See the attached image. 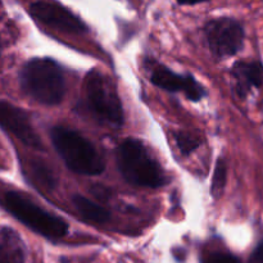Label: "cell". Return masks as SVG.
I'll return each instance as SVG.
<instances>
[{"instance_id": "1", "label": "cell", "mask_w": 263, "mask_h": 263, "mask_svg": "<svg viewBox=\"0 0 263 263\" xmlns=\"http://www.w3.org/2000/svg\"><path fill=\"white\" fill-rule=\"evenodd\" d=\"M20 87L39 104L58 105L66 94L63 69L51 58L30 59L20 71Z\"/></svg>"}, {"instance_id": "2", "label": "cell", "mask_w": 263, "mask_h": 263, "mask_svg": "<svg viewBox=\"0 0 263 263\" xmlns=\"http://www.w3.org/2000/svg\"><path fill=\"white\" fill-rule=\"evenodd\" d=\"M116 162L123 179L134 186L157 189L166 182L159 162L138 139L127 138L117 146Z\"/></svg>"}, {"instance_id": "3", "label": "cell", "mask_w": 263, "mask_h": 263, "mask_svg": "<svg viewBox=\"0 0 263 263\" xmlns=\"http://www.w3.org/2000/svg\"><path fill=\"white\" fill-rule=\"evenodd\" d=\"M50 140L66 166L74 174L98 176L104 172V161L98 149L77 131L55 126L50 130Z\"/></svg>"}, {"instance_id": "4", "label": "cell", "mask_w": 263, "mask_h": 263, "mask_svg": "<svg viewBox=\"0 0 263 263\" xmlns=\"http://www.w3.org/2000/svg\"><path fill=\"white\" fill-rule=\"evenodd\" d=\"M3 207L26 228L49 240H61L68 233V223L63 218L46 211L23 193H4Z\"/></svg>"}, {"instance_id": "5", "label": "cell", "mask_w": 263, "mask_h": 263, "mask_svg": "<svg viewBox=\"0 0 263 263\" xmlns=\"http://www.w3.org/2000/svg\"><path fill=\"white\" fill-rule=\"evenodd\" d=\"M85 104L90 115L103 125L120 128L123 125V108L116 84L108 74L91 69L84 81Z\"/></svg>"}, {"instance_id": "6", "label": "cell", "mask_w": 263, "mask_h": 263, "mask_svg": "<svg viewBox=\"0 0 263 263\" xmlns=\"http://www.w3.org/2000/svg\"><path fill=\"white\" fill-rule=\"evenodd\" d=\"M204 35L208 48L216 58L235 55L243 48L246 40L243 25L229 17L211 20L204 26Z\"/></svg>"}, {"instance_id": "7", "label": "cell", "mask_w": 263, "mask_h": 263, "mask_svg": "<svg viewBox=\"0 0 263 263\" xmlns=\"http://www.w3.org/2000/svg\"><path fill=\"white\" fill-rule=\"evenodd\" d=\"M149 80L154 86L170 92L181 91L192 102H199L207 95L204 87L190 74H179L152 58L144 59Z\"/></svg>"}, {"instance_id": "8", "label": "cell", "mask_w": 263, "mask_h": 263, "mask_svg": "<svg viewBox=\"0 0 263 263\" xmlns=\"http://www.w3.org/2000/svg\"><path fill=\"white\" fill-rule=\"evenodd\" d=\"M28 13L48 27L64 33L82 35L87 27L68 8L55 2H35L28 7Z\"/></svg>"}, {"instance_id": "9", "label": "cell", "mask_w": 263, "mask_h": 263, "mask_svg": "<svg viewBox=\"0 0 263 263\" xmlns=\"http://www.w3.org/2000/svg\"><path fill=\"white\" fill-rule=\"evenodd\" d=\"M0 125H2L3 130L12 134L25 145L36 149V151L43 149L41 139L39 138L37 133L33 127L30 116L21 108L8 102H2L0 104Z\"/></svg>"}, {"instance_id": "10", "label": "cell", "mask_w": 263, "mask_h": 263, "mask_svg": "<svg viewBox=\"0 0 263 263\" xmlns=\"http://www.w3.org/2000/svg\"><path fill=\"white\" fill-rule=\"evenodd\" d=\"M234 91L238 97L246 98L253 89L263 85V66L258 61H240L231 68Z\"/></svg>"}, {"instance_id": "11", "label": "cell", "mask_w": 263, "mask_h": 263, "mask_svg": "<svg viewBox=\"0 0 263 263\" xmlns=\"http://www.w3.org/2000/svg\"><path fill=\"white\" fill-rule=\"evenodd\" d=\"M26 247L21 236L9 226L0 230V263H26Z\"/></svg>"}, {"instance_id": "12", "label": "cell", "mask_w": 263, "mask_h": 263, "mask_svg": "<svg viewBox=\"0 0 263 263\" xmlns=\"http://www.w3.org/2000/svg\"><path fill=\"white\" fill-rule=\"evenodd\" d=\"M72 203H73L79 215L87 222L103 225V223L108 222L110 220L109 211L105 210L102 205L97 204V203H94L91 199L84 197V195H73L72 197Z\"/></svg>"}, {"instance_id": "13", "label": "cell", "mask_w": 263, "mask_h": 263, "mask_svg": "<svg viewBox=\"0 0 263 263\" xmlns=\"http://www.w3.org/2000/svg\"><path fill=\"white\" fill-rule=\"evenodd\" d=\"M28 174L33 184L41 186V189L53 190L57 186V179L53 171L43 161H31L28 164Z\"/></svg>"}, {"instance_id": "14", "label": "cell", "mask_w": 263, "mask_h": 263, "mask_svg": "<svg viewBox=\"0 0 263 263\" xmlns=\"http://www.w3.org/2000/svg\"><path fill=\"white\" fill-rule=\"evenodd\" d=\"M175 140H176L177 148L184 156H189L194 151H197L202 145V139L198 135L187 131H177L175 134Z\"/></svg>"}, {"instance_id": "15", "label": "cell", "mask_w": 263, "mask_h": 263, "mask_svg": "<svg viewBox=\"0 0 263 263\" xmlns=\"http://www.w3.org/2000/svg\"><path fill=\"white\" fill-rule=\"evenodd\" d=\"M228 167H226L225 161L222 158H218L217 163H216L215 172H213L212 177V186H211V192H212L213 197H220L225 189L226 180H228Z\"/></svg>"}, {"instance_id": "16", "label": "cell", "mask_w": 263, "mask_h": 263, "mask_svg": "<svg viewBox=\"0 0 263 263\" xmlns=\"http://www.w3.org/2000/svg\"><path fill=\"white\" fill-rule=\"evenodd\" d=\"M202 263H241L240 259L238 257L233 256L231 253L228 252H208L204 253L200 258Z\"/></svg>"}, {"instance_id": "17", "label": "cell", "mask_w": 263, "mask_h": 263, "mask_svg": "<svg viewBox=\"0 0 263 263\" xmlns=\"http://www.w3.org/2000/svg\"><path fill=\"white\" fill-rule=\"evenodd\" d=\"M249 263H263V239L259 241L252 253Z\"/></svg>"}, {"instance_id": "18", "label": "cell", "mask_w": 263, "mask_h": 263, "mask_svg": "<svg viewBox=\"0 0 263 263\" xmlns=\"http://www.w3.org/2000/svg\"><path fill=\"white\" fill-rule=\"evenodd\" d=\"M91 192L94 193L95 197L99 198L100 200H107L110 195L109 189H107L105 186H102V185H97V186H94L91 189Z\"/></svg>"}]
</instances>
